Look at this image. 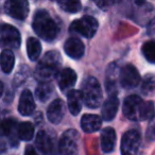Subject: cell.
<instances>
[{
    "label": "cell",
    "mask_w": 155,
    "mask_h": 155,
    "mask_svg": "<svg viewBox=\"0 0 155 155\" xmlns=\"http://www.w3.org/2000/svg\"><path fill=\"white\" fill-rule=\"evenodd\" d=\"M61 64V55L58 51L52 50L46 52L35 68L34 75L36 80L41 83H49L58 74Z\"/></svg>",
    "instance_id": "1"
},
{
    "label": "cell",
    "mask_w": 155,
    "mask_h": 155,
    "mask_svg": "<svg viewBox=\"0 0 155 155\" xmlns=\"http://www.w3.org/2000/svg\"><path fill=\"white\" fill-rule=\"evenodd\" d=\"M33 29L41 38L47 41H53L58 32L55 21L45 10H38L35 13L33 18Z\"/></svg>",
    "instance_id": "2"
},
{
    "label": "cell",
    "mask_w": 155,
    "mask_h": 155,
    "mask_svg": "<svg viewBox=\"0 0 155 155\" xmlns=\"http://www.w3.org/2000/svg\"><path fill=\"white\" fill-rule=\"evenodd\" d=\"M84 103L89 108H97L102 103V89L99 81L94 77H87L82 83Z\"/></svg>",
    "instance_id": "3"
},
{
    "label": "cell",
    "mask_w": 155,
    "mask_h": 155,
    "mask_svg": "<svg viewBox=\"0 0 155 155\" xmlns=\"http://www.w3.org/2000/svg\"><path fill=\"white\" fill-rule=\"evenodd\" d=\"M122 155H142V140L140 133L136 130L125 132L121 139Z\"/></svg>",
    "instance_id": "4"
},
{
    "label": "cell",
    "mask_w": 155,
    "mask_h": 155,
    "mask_svg": "<svg viewBox=\"0 0 155 155\" xmlns=\"http://www.w3.org/2000/svg\"><path fill=\"white\" fill-rule=\"evenodd\" d=\"M98 21L96 18L91 16H84V17L77 19L71 24L70 32L80 34L86 38H91L96 34L98 30Z\"/></svg>",
    "instance_id": "5"
},
{
    "label": "cell",
    "mask_w": 155,
    "mask_h": 155,
    "mask_svg": "<svg viewBox=\"0 0 155 155\" xmlns=\"http://www.w3.org/2000/svg\"><path fill=\"white\" fill-rule=\"evenodd\" d=\"M60 155H78L79 133L75 130H67L63 133L58 143Z\"/></svg>",
    "instance_id": "6"
},
{
    "label": "cell",
    "mask_w": 155,
    "mask_h": 155,
    "mask_svg": "<svg viewBox=\"0 0 155 155\" xmlns=\"http://www.w3.org/2000/svg\"><path fill=\"white\" fill-rule=\"evenodd\" d=\"M144 101L138 96L132 95L124 99L122 106L123 115L131 120H142Z\"/></svg>",
    "instance_id": "7"
},
{
    "label": "cell",
    "mask_w": 155,
    "mask_h": 155,
    "mask_svg": "<svg viewBox=\"0 0 155 155\" xmlns=\"http://www.w3.org/2000/svg\"><path fill=\"white\" fill-rule=\"evenodd\" d=\"M120 85L125 89H133L139 85L140 74L132 64H127L120 71Z\"/></svg>",
    "instance_id": "8"
},
{
    "label": "cell",
    "mask_w": 155,
    "mask_h": 155,
    "mask_svg": "<svg viewBox=\"0 0 155 155\" xmlns=\"http://www.w3.org/2000/svg\"><path fill=\"white\" fill-rule=\"evenodd\" d=\"M5 11L15 19L24 20L29 14V3L26 0H9L5 3Z\"/></svg>",
    "instance_id": "9"
},
{
    "label": "cell",
    "mask_w": 155,
    "mask_h": 155,
    "mask_svg": "<svg viewBox=\"0 0 155 155\" xmlns=\"http://www.w3.org/2000/svg\"><path fill=\"white\" fill-rule=\"evenodd\" d=\"M1 43L3 47L13 48V49L19 48L21 43L19 31L11 25L5 24L1 27Z\"/></svg>",
    "instance_id": "10"
},
{
    "label": "cell",
    "mask_w": 155,
    "mask_h": 155,
    "mask_svg": "<svg viewBox=\"0 0 155 155\" xmlns=\"http://www.w3.org/2000/svg\"><path fill=\"white\" fill-rule=\"evenodd\" d=\"M120 79V71L117 63H112L106 69L105 77V88L108 96L117 95V83Z\"/></svg>",
    "instance_id": "11"
},
{
    "label": "cell",
    "mask_w": 155,
    "mask_h": 155,
    "mask_svg": "<svg viewBox=\"0 0 155 155\" xmlns=\"http://www.w3.org/2000/svg\"><path fill=\"white\" fill-rule=\"evenodd\" d=\"M65 114V105L64 102L61 99H55L51 102L47 110V117L48 120L51 123L58 124L62 121Z\"/></svg>",
    "instance_id": "12"
},
{
    "label": "cell",
    "mask_w": 155,
    "mask_h": 155,
    "mask_svg": "<svg viewBox=\"0 0 155 155\" xmlns=\"http://www.w3.org/2000/svg\"><path fill=\"white\" fill-rule=\"evenodd\" d=\"M84 49L85 48L83 43L75 37H70L64 44V50L66 54L70 58H75V60L82 58L83 53H84Z\"/></svg>",
    "instance_id": "13"
},
{
    "label": "cell",
    "mask_w": 155,
    "mask_h": 155,
    "mask_svg": "<svg viewBox=\"0 0 155 155\" xmlns=\"http://www.w3.org/2000/svg\"><path fill=\"white\" fill-rule=\"evenodd\" d=\"M35 110V103L33 99V95L30 91L25 89L22 91L19 99V104H18V110L22 116H30L33 114Z\"/></svg>",
    "instance_id": "14"
},
{
    "label": "cell",
    "mask_w": 155,
    "mask_h": 155,
    "mask_svg": "<svg viewBox=\"0 0 155 155\" xmlns=\"http://www.w3.org/2000/svg\"><path fill=\"white\" fill-rule=\"evenodd\" d=\"M35 144L36 148L41 151V153L45 155H51L53 153V141H52L50 135L45 131H39L35 138Z\"/></svg>",
    "instance_id": "15"
},
{
    "label": "cell",
    "mask_w": 155,
    "mask_h": 155,
    "mask_svg": "<svg viewBox=\"0 0 155 155\" xmlns=\"http://www.w3.org/2000/svg\"><path fill=\"white\" fill-rule=\"evenodd\" d=\"M119 100L117 98V95L108 96L107 100L104 102L102 106V118L105 121H110L115 118L118 110Z\"/></svg>",
    "instance_id": "16"
},
{
    "label": "cell",
    "mask_w": 155,
    "mask_h": 155,
    "mask_svg": "<svg viewBox=\"0 0 155 155\" xmlns=\"http://www.w3.org/2000/svg\"><path fill=\"white\" fill-rule=\"evenodd\" d=\"M77 82V73L71 68H64L58 75V85L62 91H68Z\"/></svg>",
    "instance_id": "17"
},
{
    "label": "cell",
    "mask_w": 155,
    "mask_h": 155,
    "mask_svg": "<svg viewBox=\"0 0 155 155\" xmlns=\"http://www.w3.org/2000/svg\"><path fill=\"white\" fill-rule=\"evenodd\" d=\"M67 101H68V108L70 110V113L73 116H77L80 113L81 108H82V104L84 102L82 91H74V89L68 91Z\"/></svg>",
    "instance_id": "18"
},
{
    "label": "cell",
    "mask_w": 155,
    "mask_h": 155,
    "mask_svg": "<svg viewBox=\"0 0 155 155\" xmlns=\"http://www.w3.org/2000/svg\"><path fill=\"white\" fill-rule=\"evenodd\" d=\"M102 125V119L97 115L86 114L81 119V127L86 133H94L100 130Z\"/></svg>",
    "instance_id": "19"
},
{
    "label": "cell",
    "mask_w": 155,
    "mask_h": 155,
    "mask_svg": "<svg viewBox=\"0 0 155 155\" xmlns=\"http://www.w3.org/2000/svg\"><path fill=\"white\" fill-rule=\"evenodd\" d=\"M116 143V132L113 127H105L101 134V148L103 152L110 153L114 150Z\"/></svg>",
    "instance_id": "20"
},
{
    "label": "cell",
    "mask_w": 155,
    "mask_h": 155,
    "mask_svg": "<svg viewBox=\"0 0 155 155\" xmlns=\"http://www.w3.org/2000/svg\"><path fill=\"white\" fill-rule=\"evenodd\" d=\"M27 52H28V56L31 61L34 62V61L38 60L41 52V43L34 37H30L27 41Z\"/></svg>",
    "instance_id": "21"
},
{
    "label": "cell",
    "mask_w": 155,
    "mask_h": 155,
    "mask_svg": "<svg viewBox=\"0 0 155 155\" xmlns=\"http://www.w3.org/2000/svg\"><path fill=\"white\" fill-rule=\"evenodd\" d=\"M15 56L14 53L9 49H5L1 53V68L5 73H10L14 67Z\"/></svg>",
    "instance_id": "22"
},
{
    "label": "cell",
    "mask_w": 155,
    "mask_h": 155,
    "mask_svg": "<svg viewBox=\"0 0 155 155\" xmlns=\"http://www.w3.org/2000/svg\"><path fill=\"white\" fill-rule=\"evenodd\" d=\"M52 93H53V86L50 83H39L35 91V96L41 102H46L51 97Z\"/></svg>",
    "instance_id": "23"
},
{
    "label": "cell",
    "mask_w": 155,
    "mask_h": 155,
    "mask_svg": "<svg viewBox=\"0 0 155 155\" xmlns=\"http://www.w3.org/2000/svg\"><path fill=\"white\" fill-rule=\"evenodd\" d=\"M17 135L21 140H31L34 136V125L31 122H21L18 124Z\"/></svg>",
    "instance_id": "24"
},
{
    "label": "cell",
    "mask_w": 155,
    "mask_h": 155,
    "mask_svg": "<svg viewBox=\"0 0 155 155\" xmlns=\"http://www.w3.org/2000/svg\"><path fill=\"white\" fill-rule=\"evenodd\" d=\"M16 129H18L17 122H16V120H14L13 118L5 119V120L2 121V123H1L2 134L10 138L13 137V134H14V132L16 131Z\"/></svg>",
    "instance_id": "25"
},
{
    "label": "cell",
    "mask_w": 155,
    "mask_h": 155,
    "mask_svg": "<svg viewBox=\"0 0 155 155\" xmlns=\"http://www.w3.org/2000/svg\"><path fill=\"white\" fill-rule=\"evenodd\" d=\"M142 54L150 63L155 64V41H148L141 47Z\"/></svg>",
    "instance_id": "26"
},
{
    "label": "cell",
    "mask_w": 155,
    "mask_h": 155,
    "mask_svg": "<svg viewBox=\"0 0 155 155\" xmlns=\"http://www.w3.org/2000/svg\"><path fill=\"white\" fill-rule=\"evenodd\" d=\"M58 5L62 10L68 13H77L81 10V2L80 1H68V0H62L58 1Z\"/></svg>",
    "instance_id": "27"
},
{
    "label": "cell",
    "mask_w": 155,
    "mask_h": 155,
    "mask_svg": "<svg viewBox=\"0 0 155 155\" xmlns=\"http://www.w3.org/2000/svg\"><path fill=\"white\" fill-rule=\"evenodd\" d=\"M141 91L146 95L155 93V77L154 75H147L142 81Z\"/></svg>",
    "instance_id": "28"
},
{
    "label": "cell",
    "mask_w": 155,
    "mask_h": 155,
    "mask_svg": "<svg viewBox=\"0 0 155 155\" xmlns=\"http://www.w3.org/2000/svg\"><path fill=\"white\" fill-rule=\"evenodd\" d=\"M155 115L154 103L152 101H144L143 112H142V120H149L152 119Z\"/></svg>",
    "instance_id": "29"
},
{
    "label": "cell",
    "mask_w": 155,
    "mask_h": 155,
    "mask_svg": "<svg viewBox=\"0 0 155 155\" xmlns=\"http://www.w3.org/2000/svg\"><path fill=\"white\" fill-rule=\"evenodd\" d=\"M27 77H28V67H26V68L22 67V69L16 74L15 79H14V85H15V86H19V85L26 80Z\"/></svg>",
    "instance_id": "30"
},
{
    "label": "cell",
    "mask_w": 155,
    "mask_h": 155,
    "mask_svg": "<svg viewBox=\"0 0 155 155\" xmlns=\"http://www.w3.org/2000/svg\"><path fill=\"white\" fill-rule=\"evenodd\" d=\"M146 137L149 141L155 140V122L149 125L148 130H147V133H146Z\"/></svg>",
    "instance_id": "31"
},
{
    "label": "cell",
    "mask_w": 155,
    "mask_h": 155,
    "mask_svg": "<svg viewBox=\"0 0 155 155\" xmlns=\"http://www.w3.org/2000/svg\"><path fill=\"white\" fill-rule=\"evenodd\" d=\"M25 155H38L35 151L34 147L32 146H28L25 150Z\"/></svg>",
    "instance_id": "32"
},
{
    "label": "cell",
    "mask_w": 155,
    "mask_h": 155,
    "mask_svg": "<svg viewBox=\"0 0 155 155\" xmlns=\"http://www.w3.org/2000/svg\"><path fill=\"white\" fill-rule=\"evenodd\" d=\"M96 3H97L98 7L104 8V9H105V7H108V5H114L115 2H110V1H102V2H96Z\"/></svg>",
    "instance_id": "33"
}]
</instances>
